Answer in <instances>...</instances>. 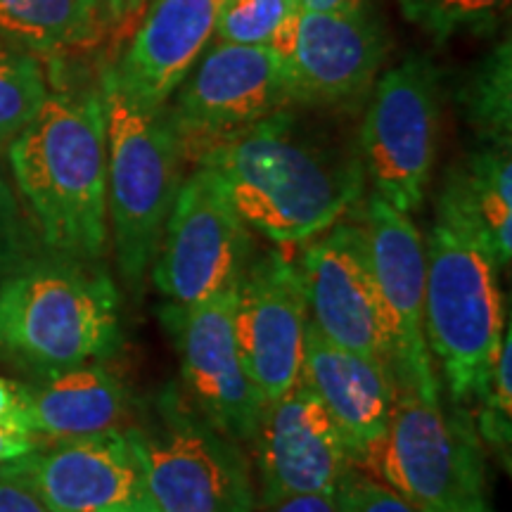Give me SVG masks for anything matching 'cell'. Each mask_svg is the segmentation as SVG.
Instances as JSON below:
<instances>
[{
    "instance_id": "1",
    "label": "cell",
    "mask_w": 512,
    "mask_h": 512,
    "mask_svg": "<svg viewBox=\"0 0 512 512\" xmlns=\"http://www.w3.org/2000/svg\"><path fill=\"white\" fill-rule=\"evenodd\" d=\"M249 230L297 245L335 226L366 190L358 152L280 110L195 155Z\"/></svg>"
},
{
    "instance_id": "2",
    "label": "cell",
    "mask_w": 512,
    "mask_h": 512,
    "mask_svg": "<svg viewBox=\"0 0 512 512\" xmlns=\"http://www.w3.org/2000/svg\"><path fill=\"white\" fill-rule=\"evenodd\" d=\"M41 110L8 147L17 190L48 252L100 261L110 245L107 133L100 86L50 60Z\"/></svg>"
},
{
    "instance_id": "3",
    "label": "cell",
    "mask_w": 512,
    "mask_h": 512,
    "mask_svg": "<svg viewBox=\"0 0 512 512\" xmlns=\"http://www.w3.org/2000/svg\"><path fill=\"white\" fill-rule=\"evenodd\" d=\"M121 344V299L98 261L43 252L0 283V358L29 373L112 358Z\"/></svg>"
},
{
    "instance_id": "4",
    "label": "cell",
    "mask_w": 512,
    "mask_h": 512,
    "mask_svg": "<svg viewBox=\"0 0 512 512\" xmlns=\"http://www.w3.org/2000/svg\"><path fill=\"white\" fill-rule=\"evenodd\" d=\"M107 133V214L128 283L155 261L166 219L183 183V140L169 105H145L121 86L112 62L100 69Z\"/></svg>"
},
{
    "instance_id": "5",
    "label": "cell",
    "mask_w": 512,
    "mask_h": 512,
    "mask_svg": "<svg viewBox=\"0 0 512 512\" xmlns=\"http://www.w3.org/2000/svg\"><path fill=\"white\" fill-rule=\"evenodd\" d=\"M425 339L448 392L475 399L501 349L505 330L498 268L482 247L437 219L425 247Z\"/></svg>"
},
{
    "instance_id": "6",
    "label": "cell",
    "mask_w": 512,
    "mask_h": 512,
    "mask_svg": "<svg viewBox=\"0 0 512 512\" xmlns=\"http://www.w3.org/2000/svg\"><path fill=\"white\" fill-rule=\"evenodd\" d=\"M157 512H254L252 470L233 439L185 401L174 384L126 425Z\"/></svg>"
},
{
    "instance_id": "7",
    "label": "cell",
    "mask_w": 512,
    "mask_h": 512,
    "mask_svg": "<svg viewBox=\"0 0 512 512\" xmlns=\"http://www.w3.org/2000/svg\"><path fill=\"white\" fill-rule=\"evenodd\" d=\"M420 512L484 496V446L463 411L446 413L439 394L396 387L384 432L354 458Z\"/></svg>"
},
{
    "instance_id": "8",
    "label": "cell",
    "mask_w": 512,
    "mask_h": 512,
    "mask_svg": "<svg viewBox=\"0 0 512 512\" xmlns=\"http://www.w3.org/2000/svg\"><path fill=\"white\" fill-rule=\"evenodd\" d=\"M441 119V69L411 55L375 79L361 126V157L375 195L403 214L425 200L437 162Z\"/></svg>"
},
{
    "instance_id": "9",
    "label": "cell",
    "mask_w": 512,
    "mask_h": 512,
    "mask_svg": "<svg viewBox=\"0 0 512 512\" xmlns=\"http://www.w3.org/2000/svg\"><path fill=\"white\" fill-rule=\"evenodd\" d=\"M254 256L249 226L219 181L197 166L178 188L166 219L152 280L176 309L233 292Z\"/></svg>"
},
{
    "instance_id": "10",
    "label": "cell",
    "mask_w": 512,
    "mask_h": 512,
    "mask_svg": "<svg viewBox=\"0 0 512 512\" xmlns=\"http://www.w3.org/2000/svg\"><path fill=\"white\" fill-rule=\"evenodd\" d=\"M176 93L169 114L188 157L292 105L278 50L223 41L202 53Z\"/></svg>"
},
{
    "instance_id": "11",
    "label": "cell",
    "mask_w": 512,
    "mask_h": 512,
    "mask_svg": "<svg viewBox=\"0 0 512 512\" xmlns=\"http://www.w3.org/2000/svg\"><path fill=\"white\" fill-rule=\"evenodd\" d=\"M302 254L306 311L320 335L337 347L392 370V330L377 287L366 230L337 221L311 238Z\"/></svg>"
},
{
    "instance_id": "12",
    "label": "cell",
    "mask_w": 512,
    "mask_h": 512,
    "mask_svg": "<svg viewBox=\"0 0 512 512\" xmlns=\"http://www.w3.org/2000/svg\"><path fill=\"white\" fill-rule=\"evenodd\" d=\"M0 477L27 484L53 512H157L126 427L48 446L41 441L0 465Z\"/></svg>"
},
{
    "instance_id": "13",
    "label": "cell",
    "mask_w": 512,
    "mask_h": 512,
    "mask_svg": "<svg viewBox=\"0 0 512 512\" xmlns=\"http://www.w3.org/2000/svg\"><path fill=\"white\" fill-rule=\"evenodd\" d=\"M233 302L235 290L190 309L166 304L159 318L181 356L185 394L195 411L233 441H252L266 401L242 361Z\"/></svg>"
},
{
    "instance_id": "14",
    "label": "cell",
    "mask_w": 512,
    "mask_h": 512,
    "mask_svg": "<svg viewBox=\"0 0 512 512\" xmlns=\"http://www.w3.org/2000/svg\"><path fill=\"white\" fill-rule=\"evenodd\" d=\"M309 323L299 264L280 252L252 256L235 287L233 330L252 382L266 403L302 377Z\"/></svg>"
},
{
    "instance_id": "15",
    "label": "cell",
    "mask_w": 512,
    "mask_h": 512,
    "mask_svg": "<svg viewBox=\"0 0 512 512\" xmlns=\"http://www.w3.org/2000/svg\"><path fill=\"white\" fill-rule=\"evenodd\" d=\"M389 55L382 19L368 5L354 10L304 12L287 57L290 102L311 110H354Z\"/></svg>"
},
{
    "instance_id": "16",
    "label": "cell",
    "mask_w": 512,
    "mask_h": 512,
    "mask_svg": "<svg viewBox=\"0 0 512 512\" xmlns=\"http://www.w3.org/2000/svg\"><path fill=\"white\" fill-rule=\"evenodd\" d=\"M377 287L392 330V373L396 387L420 394H439L434 358L425 339V242L418 226L380 195L363 204Z\"/></svg>"
},
{
    "instance_id": "17",
    "label": "cell",
    "mask_w": 512,
    "mask_h": 512,
    "mask_svg": "<svg viewBox=\"0 0 512 512\" xmlns=\"http://www.w3.org/2000/svg\"><path fill=\"white\" fill-rule=\"evenodd\" d=\"M252 441L261 475L259 505L297 494H335L354 465L337 422L302 382L266 403Z\"/></svg>"
},
{
    "instance_id": "18",
    "label": "cell",
    "mask_w": 512,
    "mask_h": 512,
    "mask_svg": "<svg viewBox=\"0 0 512 512\" xmlns=\"http://www.w3.org/2000/svg\"><path fill=\"white\" fill-rule=\"evenodd\" d=\"M221 0H150L124 53L112 62L128 93L145 105H169L216 29Z\"/></svg>"
},
{
    "instance_id": "19",
    "label": "cell",
    "mask_w": 512,
    "mask_h": 512,
    "mask_svg": "<svg viewBox=\"0 0 512 512\" xmlns=\"http://www.w3.org/2000/svg\"><path fill=\"white\" fill-rule=\"evenodd\" d=\"M299 382L306 384L347 439L351 463L380 437L389 422L396 380L384 363L354 354L325 339L309 320Z\"/></svg>"
},
{
    "instance_id": "20",
    "label": "cell",
    "mask_w": 512,
    "mask_h": 512,
    "mask_svg": "<svg viewBox=\"0 0 512 512\" xmlns=\"http://www.w3.org/2000/svg\"><path fill=\"white\" fill-rule=\"evenodd\" d=\"M133 408L131 392L112 370L86 363L27 384L24 427L38 441L91 437L124 427Z\"/></svg>"
},
{
    "instance_id": "21",
    "label": "cell",
    "mask_w": 512,
    "mask_h": 512,
    "mask_svg": "<svg viewBox=\"0 0 512 512\" xmlns=\"http://www.w3.org/2000/svg\"><path fill=\"white\" fill-rule=\"evenodd\" d=\"M437 219L458 228L484 249L498 271L512 259L510 147L482 145L448 169Z\"/></svg>"
},
{
    "instance_id": "22",
    "label": "cell",
    "mask_w": 512,
    "mask_h": 512,
    "mask_svg": "<svg viewBox=\"0 0 512 512\" xmlns=\"http://www.w3.org/2000/svg\"><path fill=\"white\" fill-rule=\"evenodd\" d=\"M102 0H0V38L50 60L98 41Z\"/></svg>"
},
{
    "instance_id": "23",
    "label": "cell",
    "mask_w": 512,
    "mask_h": 512,
    "mask_svg": "<svg viewBox=\"0 0 512 512\" xmlns=\"http://www.w3.org/2000/svg\"><path fill=\"white\" fill-rule=\"evenodd\" d=\"M456 100L482 145H512V43L498 41L460 81Z\"/></svg>"
},
{
    "instance_id": "24",
    "label": "cell",
    "mask_w": 512,
    "mask_h": 512,
    "mask_svg": "<svg viewBox=\"0 0 512 512\" xmlns=\"http://www.w3.org/2000/svg\"><path fill=\"white\" fill-rule=\"evenodd\" d=\"M299 0H221L214 34L223 43L271 46L290 57L297 41Z\"/></svg>"
},
{
    "instance_id": "25",
    "label": "cell",
    "mask_w": 512,
    "mask_h": 512,
    "mask_svg": "<svg viewBox=\"0 0 512 512\" xmlns=\"http://www.w3.org/2000/svg\"><path fill=\"white\" fill-rule=\"evenodd\" d=\"M48 88L41 57L0 38V155L36 117Z\"/></svg>"
},
{
    "instance_id": "26",
    "label": "cell",
    "mask_w": 512,
    "mask_h": 512,
    "mask_svg": "<svg viewBox=\"0 0 512 512\" xmlns=\"http://www.w3.org/2000/svg\"><path fill=\"white\" fill-rule=\"evenodd\" d=\"M408 24L437 46L460 36H491L508 22L510 0H399Z\"/></svg>"
},
{
    "instance_id": "27",
    "label": "cell",
    "mask_w": 512,
    "mask_h": 512,
    "mask_svg": "<svg viewBox=\"0 0 512 512\" xmlns=\"http://www.w3.org/2000/svg\"><path fill=\"white\" fill-rule=\"evenodd\" d=\"M479 401L475 430L482 446L496 453L505 472L512 465V325L505 320L501 349L486 377L484 387L475 396Z\"/></svg>"
},
{
    "instance_id": "28",
    "label": "cell",
    "mask_w": 512,
    "mask_h": 512,
    "mask_svg": "<svg viewBox=\"0 0 512 512\" xmlns=\"http://www.w3.org/2000/svg\"><path fill=\"white\" fill-rule=\"evenodd\" d=\"M46 252L34 223L19 207L15 192L0 176V283L34 256Z\"/></svg>"
},
{
    "instance_id": "29",
    "label": "cell",
    "mask_w": 512,
    "mask_h": 512,
    "mask_svg": "<svg viewBox=\"0 0 512 512\" xmlns=\"http://www.w3.org/2000/svg\"><path fill=\"white\" fill-rule=\"evenodd\" d=\"M335 503L337 512H420L394 489L358 470L356 465H351L337 482Z\"/></svg>"
},
{
    "instance_id": "30",
    "label": "cell",
    "mask_w": 512,
    "mask_h": 512,
    "mask_svg": "<svg viewBox=\"0 0 512 512\" xmlns=\"http://www.w3.org/2000/svg\"><path fill=\"white\" fill-rule=\"evenodd\" d=\"M0 512H53V508L27 484L0 477Z\"/></svg>"
},
{
    "instance_id": "31",
    "label": "cell",
    "mask_w": 512,
    "mask_h": 512,
    "mask_svg": "<svg viewBox=\"0 0 512 512\" xmlns=\"http://www.w3.org/2000/svg\"><path fill=\"white\" fill-rule=\"evenodd\" d=\"M24 408H27V384L0 375V422L27 430L24 427Z\"/></svg>"
},
{
    "instance_id": "32",
    "label": "cell",
    "mask_w": 512,
    "mask_h": 512,
    "mask_svg": "<svg viewBox=\"0 0 512 512\" xmlns=\"http://www.w3.org/2000/svg\"><path fill=\"white\" fill-rule=\"evenodd\" d=\"M254 512H337L335 494H297L259 505Z\"/></svg>"
},
{
    "instance_id": "33",
    "label": "cell",
    "mask_w": 512,
    "mask_h": 512,
    "mask_svg": "<svg viewBox=\"0 0 512 512\" xmlns=\"http://www.w3.org/2000/svg\"><path fill=\"white\" fill-rule=\"evenodd\" d=\"M38 444H41V441H38L31 432L0 422V465L27 456V453L34 451Z\"/></svg>"
},
{
    "instance_id": "34",
    "label": "cell",
    "mask_w": 512,
    "mask_h": 512,
    "mask_svg": "<svg viewBox=\"0 0 512 512\" xmlns=\"http://www.w3.org/2000/svg\"><path fill=\"white\" fill-rule=\"evenodd\" d=\"M102 3H105L107 22L124 24L131 17L138 15L140 8H143L147 0H102Z\"/></svg>"
},
{
    "instance_id": "35",
    "label": "cell",
    "mask_w": 512,
    "mask_h": 512,
    "mask_svg": "<svg viewBox=\"0 0 512 512\" xmlns=\"http://www.w3.org/2000/svg\"><path fill=\"white\" fill-rule=\"evenodd\" d=\"M368 5V0H299V8L304 12H335V10H354Z\"/></svg>"
},
{
    "instance_id": "36",
    "label": "cell",
    "mask_w": 512,
    "mask_h": 512,
    "mask_svg": "<svg viewBox=\"0 0 512 512\" xmlns=\"http://www.w3.org/2000/svg\"><path fill=\"white\" fill-rule=\"evenodd\" d=\"M439 512H491V510H489V505H486V498L479 496V498H472V501H465V503L453 505V508H446Z\"/></svg>"
}]
</instances>
